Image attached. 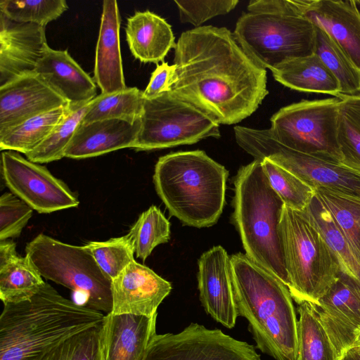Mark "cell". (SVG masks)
<instances>
[{
	"mask_svg": "<svg viewBox=\"0 0 360 360\" xmlns=\"http://www.w3.org/2000/svg\"><path fill=\"white\" fill-rule=\"evenodd\" d=\"M356 1L300 0L302 15L326 32L360 70V10Z\"/></svg>",
	"mask_w": 360,
	"mask_h": 360,
	"instance_id": "obj_19",
	"label": "cell"
},
{
	"mask_svg": "<svg viewBox=\"0 0 360 360\" xmlns=\"http://www.w3.org/2000/svg\"><path fill=\"white\" fill-rule=\"evenodd\" d=\"M339 102V96H333L302 100L284 106L271 116L269 131L290 149L340 164Z\"/></svg>",
	"mask_w": 360,
	"mask_h": 360,
	"instance_id": "obj_9",
	"label": "cell"
},
{
	"mask_svg": "<svg viewBox=\"0 0 360 360\" xmlns=\"http://www.w3.org/2000/svg\"><path fill=\"white\" fill-rule=\"evenodd\" d=\"M1 172L11 192L39 213H51L79 204L77 195L61 179L18 152H1Z\"/></svg>",
	"mask_w": 360,
	"mask_h": 360,
	"instance_id": "obj_13",
	"label": "cell"
},
{
	"mask_svg": "<svg viewBox=\"0 0 360 360\" xmlns=\"http://www.w3.org/2000/svg\"><path fill=\"white\" fill-rule=\"evenodd\" d=\"M304 212L336 257L341 272L360 283V261L329 210L315 195Z\"/></svg>",
	"mask_w": 360,
	"mask_h": 360,
	"instance_id": "obj_26",
	"label": "cell"
},
{
	"mask_svg": "<svg viewBox=\"0 0 360 360\" xmlns=\"http://www.w3.org/2000/svg\"><path fill=\"white\" fill-rule=\"evenodd\" d=\"M157 315L105 314L101 335V360H144L157 334Z\"/></svg>",
	"mask_w": 360,
	"mask_h": 360,
	"instance_id": "obj_20",
	"label": "cell"
},
{
	"mask_svg": "<svg viewBox=\"0 0 360 360\" xmlns=\"http://www.w3.org/2000/svg\"><path fill=\"white\" fill-rule=\"evenodd\" d=\"M238 316L257 347L276 360L297 359V319L288 286L241 252L231 257Z\"/></svg>",
	"mask_w": 360,
	"mask_h": 360,
	"instance_id": "obj_3",
	"label": "cell"
},
{
	"mask_svg": "<svg viewBox=\"0 0 360 360\" xmlns=\"http://www.w3.org/2000/svg\"><path fill=\"white\" fill-rule=\"evenodd\" d=\"M143 93L137 87H127L111 94H101L90 102L84 124L97 120L119 119L135 122L141 119Z\"/></svg>",
	"mask_w": 360,
	"mask_h": 360,
	"instance_id": "obj_30",
	"label": "cell"
},
{
	"mask_svg": "<svg viewBox=\"0 0 360 360\" xmlns=\"http://www.w3.org/2000/svg\"><path fill=\"white\" fill-rule=\"evenodd\" d=\"M68 8L65 0L0 1V12L9 19L43 27L60 17Z\"/></svg>",
	"mask_w": 360,
	"mask_h": 360,
	"instance_id": "obj_37",
	"label": "cell"
},
{
	"mask_svg": "<svg viewBox=\"0 0 360 360\" xmlns=\"http://www.w3.org/2000/svg\"><path fill=\"white\" fill-rule=\"evenodd\" d=\"M354 352H355L360 356V347H351Z\"/></svg>",
	"mask_w": 360,
	"mask_h": 360,
	"instance_id": "obj_45",
	"label": "cell"
},
{
	"mask_svg": "<svg viewBox=\"0 0 360 360\" xmlns=\"http://www.w3.org/2000/svg\"><path fill=\"white\" fill-rule=\"evenodd\" d=\"M338 141L340 165L360 173V94L340 95Z\"/></svg>",
	"mask_w": 360,
	"mask_h": 360,
	"instance_id": "obj_31",
	"label": "cell"
},
{
	"mask_svg": "<svg viewBox=\"0 0 360 360\" xmlns=\"http://www.w3.org/2000/svg\"><path fill=\"white\" fill-rule=\"evenodd\" d=\"M33 210L11 192L3 193L0 197V241L19 236Z\"/></svg>",
	"mask_w": 360,
	"mask_h": 360,
	"instance_id": "obj_40",
	"label": "cell"
},
{
	"mask_svg": "<svg viewBox=\"0 0 360 360\" xmlns=\"http://www.w3.org/2000/svg\"><path fill=\"white\" fill-rule=\"evenodd\" d=\"M141 125V119L130 122L119 119L81 123L65 153V157L84 159L117 150L133 147Z\"/></svg>",
	"mask_w": 360,
	"mask_h": 360,
	"instance_id": "obj_22",
	"label": "cell"
},
{
	"mask_svg": "<svg viewBox=\"0 0 360 360\" xmlns=\"http://www.w3.org/2000/svg\"><path fill=\"white\" fill-rule=\"evenodd\" d=\"M238 146L255 160L268 158L314 188H325L360 198V173L339 163L290 149L279 143L269 129L233 128Z\"/></svg>",
	"mask_w": 360,
	"mask_h": 360,
	"instance_id": "obj_10",
	"label": "cell"
},
{
	"mask_svg": "<svg viewBox=\"0 0 360 360\" xmlns=\"http://www.w3.org/2000/svg\"><path fill=\"white\" fill-rule=\"evenodd\" d=\"M25 255L41 276L84 297V305L110 314L111 280L84 245L68 244L39 233L25 247Z\"/></svg>",
	"mask_w": 360,
	"mask_h": 360,
	"instance_id": "obj_8",
	"label": "cell"
},
{
	"mask_svg": "<svg viewBox=\"0 0 360 360\" xmlns=\"http://www.w3.org/2000/svg\"><path fill=\"white\" fill-rule=\"evenodd\" d=\"M228 175L202 150L179 151L158 159L153 183L170 215L203 228L216 224L223 212Z\"/></svg>",
	"mask_w": 360,
	"mask_h": 360,
	"instance_id": "obj_4",
	"label": "cell"
},
{
	"mask_svg": "<svg viewBox=\"0 0 360 360\" xmlns=\"http://www.w3.org/2000/svg\"><path fill=\"white\" fill-rule=\"evenodd\" d=\"M269 184L284 205L302 212L315 195V190L298 176L268 158L261 160Z\"/></svg>",
	"mask_w": 360,
	"mask_h": 360,
	"instance_id": "obj_36",
	"label": "cell"
},
{
	"mask_svg": "<svg viewBox=\"0 0 360 360\" xmlns=\"http://www.w3.org/2000/svg\"><path fill=\"white\" fill-rule=\"evenodd\" d=\"M103 312L68 300L48 283L28 300L4 304L0 360H41L70 336L103 323Z\"/></svg>",
	"mask_w": 360,
	"mask_h": 360,
	"instance_id": "obj_2",
	"label": "cell"
},
{
	"mask_svg": "<svg viewBox=\"0 0 360 360\" xmlns=\"http://www.w3.org/2000/svg\"><path fill=\"white\" fill-rule=\"evenodd\" d=\"M360 347V330L356 334L354 343L352 346V347Z\"/></svg>",
	"mask_w": 360,
	"mask_h": 360,
	"instance_id": "obj_44",
	"label": "cell"
},
{
	"mask_svg": "<svg viewBox=\"0 0 360 360\" xmlns=\"http://www.w3.org/2000/svg\"><path fill=\"white\" fill-rule=\"evenodd\" d=\"M69 105L38 73L22 75L0 86V136L28 119Z\"/></svg>",
	"mask_w": 360,
	"mask_h": 360,
	"instance_id": "obj_15",
	"label": "cell"
},
{
	"mask_svg": "<svg viewBox=\"0 0 360 360\" xmlns=\"http://www.w3.org/2000/svg\"><path fill=\"white\" fill-rule=\"evenodd\" d=\"M297 360H338L339 356L311 302L298 304Z\"/></svg>",
	"mask_w": 360,
	"mask_h": 360,
	"instance_id": "obj_28",
	"label": "cell"
},
{
	"mask_svg": "<svg viewBox=\"0 0 360 360\" xmlns=\"http://www.w3.org/2000/svg\"><path fill=\"white\" fill-rule=\"evenodd\" d=\"M144 360H261L254 346L191 323L178 333L155 334Z\"/></svg>",
	"mask_w": 360,
	"mask_h": 360,
	"instance_id": "obj_12",
	"label": "cell"
},
{
	"mask_svg": "<svg viewBox=\"0 0 360 360\" xmlns=\"http://www.w3.org/2000/svg\"><path fill=\"white\" fill-rule=\"evenodd\" d=\"M338 360H360V356L352 349H349Z\"/></svg>",
	"mask_w": 360,
	"mask_h": 360,
	"instance_id": "obj_43",
	"label": "cell"
},
{
	"mask_svg": "<svg viewBox=\"0 0 360 360\" xmlns=\"http://www.w3.org/2000/svg\"><path fill=\"white\" fill-rule=\"evenodd\" d=\"M234 186L233 219L245 255L288 285L279 236L284 203L271 186L261 160L242 166Z\"/></svg>",
	"mask_w": 360,
	"mask_h": 360,
	"instance_id": "obj_5",
	"label": "cell"
},
{
	"mask_svg": "<svg viewBox=\"0 0 360 360\" xmlns=\"http://www.w3.org/2000/svg\"><path fill=\"white\" fill-rule=\"evenodd\" d=\"M70 105L63 106L25 120L0 136V150L26 155L40 145L66 116Z\"/></svg>",
	"mask_w": 360,
	"mask_h": 360,
	"instance_id": "obj_27",
	"label": "cell"
},
{
	"mask_svg": "<svg viewBox=\"0 0 360 360\" xmlns=\"http://www.w3.org/2000/svg\"><path fill=\"white\" fill-rule=\"evenodd\" d=\"M220 136L218 122L191 104L165 92L144 100L141 129L132 148L163 149Z\"/></svg>",
	"mask_w": 360,
	"mask_h": 360,
	"instance_id": "obj_11",
	"label": "cell"
},
{
	"mask_svg": "<svg viewBox=\"0 0 360 360\" xmlns=\"http://www.w3.org/2000/svg\"><path fill=\"white\" fill-rule=\"evenodd\" d=\"M125 32L132 55L142 63H163L176 45L171 25L150 11H136L128 18Z\"/></svg>",
	"mask_w": 360,
	"mask_h": 360,
	"instance_id": "obj_24",
	"label": "cell"
},
{
	"mask_svg": "<svg viewBox=\"0 0 360 360\" xmlns=\"http://www.w3.org/2000/svg\"><path fill=\"white\" fill-rule=\"evenodd\" d=\"M137 258L145 261L158 245L170 239V223L155 205L143 212L127 234Z\"/></svg>",
	"mask_w": 360,
	"mask_h": 360,
	"instance_id": "obj_35",
	"label": "cell"
},
{
	"mask_svg": "<svg viewBox=\"0 0 360 360\" xmlns=\"http://www.w3.org/2000/svg\"><path fill=\"white\" fill-rule=\"evenodd\" d=\"M238 0H175L181 22H188L196 27L215 16L224 15L233 10Z\"/></svg>",
	"mask_w": 360,
	"mask_h": 360,
	"instance_id": "obj_41",
	"label": "cell"
},
{
	"mask_svg": "<svg viewBox=\"0 0 360 360\" xmlns=\"http://www.w3.org/2000/svg\"><path fill=\"white\" fill-rule=\"evenodd\" d=\"M198 285L206 312L228 328L238 316L234 298L231 257L221 245L205 252L198 259Z\"/></svg>",
	"mask_w": 360,
	"mask_h": 360,
	"instance_id": "obj_16",
	"label": "cell"
},
{
	"mask_svg": "<svg viewBox=\"0 0 360 360\" xmlns=\"http://www.w3.org/2000/svg\"><path fill=\"white\" fill-rule=\"evenodd\" d=\"M44 283L26 255L21 257L18 255L0 264V299L4 304L30 300Z\"/></svg>",
	"mask_w": 360,
	"mask_h": 360,
	"instance_id": "obj_29",
	"label": "cell"
},
{
	"mask_svg": "<svg viewBox=\"0 0 360 360\" xmlns=\"http://www.w3.org/2000/svg\"><path fill=\"white\" fill-rule=\"evenodd\" d=\"M120 27L117 1H103L94 69V79L101 94H111L127 88L120 51Z\"/></svg>",
	"mask_w": 360,
	"mask_h": 360,
	"instance_id": "obj_21",
	"label": "cell"
},
{
	"mask_svg": "<svg viewBox=\"0 0 360 360\" xmlns=\"http://www.w3.org/2000/svg\"><path fill=\"white\" fill-rule=\"evenodd\" d=\"M260 12L243 13L233 36L259 67L271 71L282 63L314 53L316 27L303 16L295 0H259Z\"/></svg>",
	"mask_w": 360,
	"mask_h": 360,
	"instance_id": "obj_6",
	"label": "cell"
},
{
	"mask_svg": "<svg viewBox=\"0 0 360 360\" xmlns=\"http://www.w3.org/2000/svg\"><path fill=\"white\" fill-rule=\"evenodd\" d=\"M314 53L338 80L340 95L360 94L359 70L339 45L323 30L316 27Z\"/></svg>",
	"mask_w": 360,
	"mask_h": 360,
	"instance_id": "obj_32",
	"label": "cell"
},
{
	"mask_svg": "<svg viewBox=\"0 0 360 360\" xmlns=\"http://www.w3.org/2000/svg\"><path fill=\"white\" fill-rule=\"evenodd\" d=\"M311 304L340 358L360 330V283L341 272L317 303Z\"/></svg>",
	"mask_w": 360,
	"mask_h": 360,
	"instance_id": "obj_14",
	"label": "cell"
},
{
	"mask_svg": "<svg viewBox=\"0 0 360 360\" xmlns=\"http://www.w3.org/2000/svg\"><path fill=\"white\" fill-rule=\"evenodd\" d=\"M171 290V283L134 260L111 281L110 313L153 316Z\"/></svg>",
	"mask_w": 360,
	"mask_h": 360,
	"instance_id": "obj_18",
	"label": "cell"
},
{
	"mask_svg": "<svg viewBox=\"0 0 360 360\" xmlns=\"http://www.w3.org/2000/svg\"><path fill=\"white\" fill-rule=\"evenodd\" d=\"M49 47L45 27L15 22L0 12V86L34 72Z\"/></svg>",
	"mask_w": 360,
	"mask_h": 360,
	"instance_id": "obj_17",
	"label": "cell"
},
{
	"mask_svg": "<svg viewBox=\"0 0 360 360\" xmlns=\"http://www.w3.org/2000/svg\"><path fill=\"white\" fill-rule=\"evenodd\" d=\"M85 245L111 281L134 261V248L127 235L105 241H90Z\"/></svg>",
	"mask_w": 360,
	"mask_h": 360,
	"instance_id": "obj_38",
	"label": "cell"
},
{
	"mask_svg": "<svg viewBox=\"0 0 360 360\" xmlns=\"http://www.w3.org/2000/svg\"><path fill=\"white\" fill-rule=\"evenodd\" d=\"M168 92L219 124L250 116L267 96L266 70L256 64L226 27L200 26L181 33Z\"/></svg>",
	"mask_w": 360,
	"mask_h": 360,
	"instance_id": "obj_1",
	"label": "cell"
},
{
	"mask_svg": "<svg viewBox=\"0 0 360 360\" xmlns=\"http://www.w3.org/2000/svg\"><path fill=\"white\" fill-rule=\"evenodd\" d=\"M101 329L102 323L70 336L41 360H101Z\"/></svg>",
	"mask_w": 360,
	"mask_h": 360,
	"instance_id": "obj_39",
	"label": "cell"
},
{
	"mask_svg": "<svg viewBox=\"0 0 360 360\" xmlns=\"http://www.w3.org/2000/svg\"><path fill=\"white\" fill-rule=\"evenodd\" d=\"M279 236L292 299L317 303L339 278V262L304 212L284 205Z\"/></svg>",
	"mask_w": 360,
	"mask_h": 360,
	"instance_id": "obj_7",
	"label": "cell"
},
{
	"mask_svg": "<svg viewBox=\"0 0 360 360\" xmlns=\"http://www.w3.org/2000/svg\"><path fill=\"white\" fill-rule=\"evenodd\" d=\"M35 72L71 105L89 102L96 96V84L67 50L49 47L39 62Z\"/></svg>",
	"mask_w": 360,
	"mask_h": 360,
	"instance_id": "obj_23",
	"label": "cell"
},
{
	"mask_svg": "<svg viewBox=\"0 0 360 360\" xmlns=\"http://www.w3.org/2000/svg\"><path fill=\"white\" fill-rule=\"evenodd\" d=\"M314 190L360 261V198L325 188Z\"/></svg>",
	"mask_w": 360,
	"mask_h": 360,
	"instance_id": "obj_33",
	"label": "cell"
},
{
	"mask_svg": "<svg viewBox=\"0 0 360 360\" xmlns=\"http://www.w3.org/2000/svg\"><path fill=\"white\" fill-rule=\"evenodd\" d=\"M274 78L291 89L338 97L340 84L314 53L289 60L271 71Z\"/></svg>",
	"mask_w": 360,
	"mask_h": 360,
	"instance_id": "obj_25",
	"label": "cell"
},
{
	"mask_svg": "<svg viewBox=\"0 0 360 360\" xmlns=\"http://www.w3.org/2000/svg\"><path fill=\"white\" fill-rule=\"evenodd\" d=\"M90 102L70 105V109L51 134L36 148L27 153L26 158L35 163H47L65 157V150L77 129L82 122Z\"/></svg>",
	"mask_w": 360,
	"mask_h": 360,
	"instance_id": "obj_34",
	"label": "cell"
},
{
	"mask_svg": "<svg viewBox=\"0 0 360 360\" xmlns=\"http://www.w3.org/2000/svg\"><path fill=\"white\" fill-rule=\"evenodd\" d=\"M175 72L174 65H169L166 62L157 65L152 72L150 81L143 91L145 99L157 98L165 92H168L170 84Z\"/></svg>",
	"mask_w": 360,
	"mask_h": 360,
	"instance_id": "obj_42",
	"label": "cell"
}]
</instances>
